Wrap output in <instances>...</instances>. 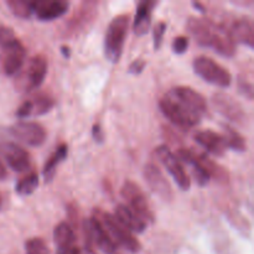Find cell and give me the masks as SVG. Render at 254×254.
I'll return each mask as SVG.
<instances>
[{"label":"cell","mask_w":254,"mask_h":254,"mask_svg":"<svg viewBox=\"0 0 254 254\" xmlns=\"http://www.w3.org/2000/svg\"><path fill=\"white\" fill-rule=\"evenodd\" d=\"M6 4L10 11L20 19H29L34 14L32 0H7Z\"/></svg>","instance_id":"83f0119b"},{"label":"cell","mask_w":254,"mask_h":254,"mask_svg":"<svg viewBox=\"0 0 254 254\" xmlns=\"http://www.w3.org/2000/svg\"><path fill=\"white\" fill-rule=\"evenodd\" d=\"M5 178H6V170H5V166L0 161V180H4Z\"/></svg>","instance_id":"8d00e7d4"},{"label":"cell","mask_w":254,"mask_h":254,"mask_svg":"<svg viewBox=\"0 0 254 254\" xmlns=\"http://www.w3.org/2000/svg\"><path fill=\"white\" fill-rule=\"evenodd\" d=\"M223 131H225V138L226 145L227 148L232 149V150L238 151V153H243L247 150V144H246V139L238 133L237 130L230 126H223Z\"/></svg>","instance_id":"4316f807"},{"label":"cell","mask_w":254,"mask_h":254,"mask_svg":"<svg viewBox=\"0 0 254 254\" xmlns=\"http://www.w3.org/2000/svg\"><path fill=\"white\" fill-rule=\"evenodd\" d=\"M82 231L84 235L86 246L91 247V243L94 242L97 247L106 254H121L119 247L108 235L103 226L92 216L89 220H83L82 222Z\"/></svg>","instance_id":"8992f818"},{"label":"cell","mask_w":254,"mask_h":254,"mask_svg":"<svg viewBox=\"0 0 254 254\" xmlns=\"http://www.w3.org/2000/svg\"><path fill=\"white\" fill-rule=\"evenodd\" d=\"M114 217L124 226L128 228L131 233H143L146 230V223L134 212L131 208H129L127 205L119 203L116 207Z\"/></svg>","instance_id":"603a6c76"},{"label":"cell","mask_w":254,"mask_h":254,"mask_svg":"<svg viewBox=\"0 0 254 254\" xmlns=\"http://www.w3.org/2000/svg\"><path fill=\"white\" fill-rule=\"evenodd\" d=\"M61 54L64 59H69L71 57V50H69L68 46H61Z\"/></svg>","instance_id":"d590c367"},{"label":"cell","mask_w":254,"mask_h":254,"mask_svg":"<svg viewBox=\"0 0 254 254\" xmlns=\"http://www.w3.org/2000/svg\"><path fill=\"white\" fill-rule=\"evenodd\" d=\"M166 32V22L165 21H159L156 22L155 26L153 30V40H154V49L159 50L163 45L164 35Z\"/></svg>","instance_id":"4dcf8cb0"},{"label":"cell","mask_w":254,"mask_h":254,"mask_svg":"<svg viewBox=\"0 0 254 254\" xmlns=\"http://www.w3.org/2000/svg\"><path fill=\"white\" fill-rule=\"evenodd\" d=\"M26 254H50L47 245L41 238H31L25 243Z\"/></svg>","instance_id":"f1b7e54d"},{"label":"cell","mask_w":254,"mask_h":254,"mask_svg":"<svg viewBox=\"0 0 254 254\" xmlns=\"http://www.w3.org/2000/svg\"><path fill=\"white\" fill-rule=\"evenodd\" d=\"M195 140L203 149H206L208 153L215 156H223L227 151V145H226L223 135L213 130H210V129L196 131Z\"/></svg>","instance_id":"d6986e66"},{"label":"cell","mask_w":254,"mask_h":254,"mask_svg":"<svg viewBox=\"0 0 254 254\" xmlns=\"http://www.w3.org/2000/svg\"><path fill=\"white\" fill-rule=\"evenodd\" d=\"M145 66H146V62L144 61V60L141 59L134 60V61L129 64L128 72L130 74H140L141 72L144 71V68H145Z\"/></svg>","instance_id":"836d02e7"},{"label":"cell","mask_w":254,"mask_h":254,"mask_svg":"<svg viewBox=\"0 0 254 254\" xmlns=\"http://www.w3.org/2000/svg\"><path fill=\"white\" fill-rule=\"evenodd\" d=\"M122 197L126 200L127 206L134 211L145 223H154V213L150 205L138 184L128 180L122 186Z\"/></svg>","instance_id":"5b68a950"},{"label":"cell","mask_w":254,"mask_h":254,"mask_svg":"<svg viewBox=\"0 0 254 254\" xmlns=\"http://www.w3.org/2000/svg\"><path fill=\"white\" fill-rule=\"evenodd\" d=\"M155 156L164 168L168 170L174 178L175 183L178 184L179 188L184 191L190 190L191 188V180L189 178L188 173H186L185 168H184L183 163L178 159V156L170 150L166 145H160L155 149Z\"/></svg>","instance_id":"ba28073f"},{"label":"cell","mask_w":254,"mask_h":254,"mask_svg":"<svg viewBox=\"0 0 254 254\" xmlns=\"http://www.w3.org/2000/svg\"><path fill=\"white\" fill-rule=\"evenodd\" d=\"M178 159L184 163L185 165H188L190 168L191 174H192L193 179H195L196 184L200 186H207L210 183V176L206 173L205 169L201 166L200 161H198L197 156H196L195 151L191 150V149L181 148L178 150Z\"/></svg>","instance_id":"ffe728a7"},{"label":"cell","mask_w":254,"mask_h":254,"mask_svg":"<svg viewBox=\"0 0 254 254\" xmlns=\"http://www.w3.org/2000/svg\"><path fill=\"white\" fill-rule=\"evenodd\" d=\"M0 156L6 161L10 169L16 173H26L31 166V158L25 149L12 141H0Z\"/></svg>","instance_id":"8fae6325"},{"label":"cell","mask_w":254,"mask_h":254,"mask_svg":"<svg viewBox=\"0 0 254 254\" xmlns=\"http://www.w3.org/2000/svg\"><path fill=\"white\" fill-rule=\"evenodd\" d=\"M25 59H26V49L19 40L11 46L2 49L1 67L4 73L7 76L16 74L24 66Z\"/></svg>","instance_id":"2e32d148"},{"label":"cell","mask_w":254,"mask_h":254,"mask_svg":"<svg viewBox=\"0 0 254 254\" xmlns=\"http://www.w3.org/2000/svg\"><path fill=\"white\" fill-rule=\"evenodd\" d=\"M34 14L41 21H52L64 16L69 7L66 0H32Z\"/></svg>","instance_id":"e0dca14e"},{"label":"cell","mask_w":254,"mask_h":254,"mask_svg":"<svg viewBox=\"0 0 254 254\" xmlns=\"http://www.w3.org/2000/svg\"><path fill=\"white\" fill-rule=\"evenodd\" d=\"M16 41L17 37L15 36V32L11 27L0 26V47L1 49H6Z\"/></svg>","instance_id":"f546056e"},{"label":"cell","mask_w":254,"mask_h":254,"mask_svg":"<svg viewBox=\"0 0 254 254\" xmlns=\"http://www.w3.org/2000/svg\"><path fill=\"white\" fill-rule=\"evenodd\" d=\"M217 22L205 17L191 16L188 20V30L200 46L211 47L217 31Z\"/></svg>","instance_id":"4fadbf2b"},{"label":"cell","mask_w":254,"mask_h":254,"mask_svg":"<svg viewBox=\"0 0 254 254\" xmlns=\"http://www.w3.org/2000/svg\"><path fill=\"white\" fill-rule=\"evenodd\" d=\"M92 136H93V139L97 143L102 144L104 141V133L99 124H94L93 126V128H92Z\"/></svg>","instance_id":"e575fe53"},{"label":"cell","mask_w":254,"mask_h":254,"mask_svg":"<svg viewBox=\"0 0 254 254\" xmlns=\"http://www.w3.org/2000/svg\"><path fill=\"white\" fill-rule=\"evenodd\" d=\"M230 34L233 41L247 45L250 49L254 47V25L250 17H240L235 20L231 26Z\"/></svg>","instance_id":"7402d4cb"},{"label":"cell","mask_w":254,"mask_h":254,"mask_svg":"<svg viewBox=\"0 0 254 254\" xmlns=\"http://www.w3.org/2000/svg\"><path fill=\"white\" fill-rule=\"evenodd\" d=\"M130 17L128 14H122L114 17L107 29L104 36V56L112 64H118L123 54L124 42L129 29Z\"/></svg>","instance_id":"7a4b0ae2"},{"label":"cell","mask_w":254,"mask_h":254,"mask_svg":"<svg viewBox=\"0 0 254 254\" xmlns=\"http://www.w3.org/2000/svg\"><path fill=\"white\" fill-rule=\"evenodd\" d=\"M39 186V175L36 171H29L15 185V191L20 196H30Z\"/></svg>","instance_id":"484cf974"},{"label":"cell","mask_w":254,"mask_h":254,"mask_svg":"<svg viewBox=\"0 0 254 254\" xmlns=\"http://www.w3.org/2000/svg\"><path fill=\"white\" fill-rule=\"evenodd\" d=\"M238 91L242 94L243 97L248 99V101H252L254 98V89L253 84L248 81L247 78H243L242 76L238 77Z\"/></svg>","instance_id":"1f68e13d"},{"label":"cell","mask_w":254,"mask_h":254,"mask_svg":"<svg viewBox=\"0 0 254 254\" xmlns=\"http://www.w3.org/2000/svg\"><path fill=\"white\" fill-rule=\"evenodd\" d=\"M92 216L103 226L104 230L108 232V235L111 236V238L117 243L118 247L122 246V247L126 248V250L130 253H138L139 251L141 250L140 242L136 240L135 236H134L128 228L124 227V226L114 217V215L104 212V211L99 210V208H94L93 215Z\"/></svg>","instance_id":"3957f363"},{"label":"cell","mask_w":254,"mask_h":254,"mask_svg":"<svg viewBox=\"0 0 254 254\" xmlns=\"http://www.w3.org/2000/svg\"><path fill=\"white\" fill-rule=\"evenodd\" d=\"M1 203H2V198H1V195H0V207H1Z\"/></svg>","instance_id":"f35d334b"},{"label":"cell","mask_w":254,"mask_h":254,"mask_svg":"<svg viewBox=\"0 0 254 254\" xmlns=\"http://www.w3.org/2000/svg\"><path fill=\"white\" fill-rule=\"evenodd\" d=\"M195 154L197 156L198 161H200L201 166L205 169V171L208 174L210 179H215L220 184H227L230 181V174L226 170V168H223L220 164L216 163L215 160L208 158L206 154L196 153V151Z\"/></svg>","instance_id":"d4e9b609"},{"label":"cell","mask_w":254,"mask_h":254,"mask_svg":"<svg viewBox=\"0 0 254 254\" xmlns=\"http://www.w3.org/2000/svg\"><path fill=\"white\" fill-rule=\"evenodd\" d=\"M55 99L46 93H37L32 98L26 99L20 104L16 111V117L20 119L29 118V117L42 116L54 108Z\"/></svg>","instance_id":"9a60e30c"},{"label":"cell","mask_w":254,"mask_h":254,"mask_svg":"<svg viewBox=\"0 0 254 254\" xmlns=\"http://www.w3.org/2000/svg\"><path fill=\"white\" fill-rule=\"evenodd\" d=\"M192 67L193 71L198 77H201L203 81L213 84V86L227 88L232 83V76L228 72V69H226L225 67H222L210 57H196L192 62Z\"/></svg>","instance_id":"277c9868"},{"label":"cell","mask_w":254,"mask_h":254,"mask_svg":"<svg viewBox=\"0 0 254 254\" xmlns=\"http://www.w3.org/2000/svg\"><path fill=\"white\" fill-rule=\"evenodd\" d=\"M144 178H145V181L150 190L155 195H158L161 200L166 201V202H170L173 200V188L163 174V171L155 164H146L145 168H144Z\"/></svg>","instance_id":"7c38bea8"},{"label":"cell","mask_w":254,"mask_h":254,"mask_svg":"<svg viewBox=\"0 0 254 254\" xmlns=\"http://www.w3.org/2000/svg\"><path fill=\"white\" fill-rule=\"evenodd\" d=\"M10 134L21 143L30 146H40L46 140V131L39 123L20 121L9 128Z\"/></svg>","instance_id":"30bf717a"},{"label":"cell","mask_w":254,"mask_h":254,"mask_svg":"<svg viewBox=\"0 0 254 254\" xmlns=\"http://www.w3.org/2000/svg\"><path fill=\"white\" fill-rule=\"evenodd\" d=\"M155 5L156 2L151 0H143L138 4L133 24V31L136 36H144L149 32L151 25V12Z\"/></svg>","instance_id":"44dd1931"},{"label":"cell","mask_w":254,"mask_h":254,"mask_svg":"<svg viewBox=\"0 0 254 254\" xmlns=\"http://www.w3.org/2000/svg\"><path fill=\"white\" fill-rule=\"evenodd\" d=\"M47 68H49V62L46 56L42 54L35 55L27 64L26 69L17 77V88L26 92L37 89L44 83Z\"/></svg>","instance_id":"52a82bcc"},{"label":"cell","mask_w":254,"mask_h":254,"mask_svg":"<svg viewBox=\"0 0 254 254\" xmlns=\"http://www.w3.org/2000/svg\"><path fill=\"white\" fill-rule=\"evenodd\" d=\"M189 45H190V41H189L188 37H186V36H178V37H175V39H174L171 47H173V51L175 52L176 55H183V54H185L186 51H188Z\"/></svg>","instance_id":"d6a6232c"},{"label":"cell","mask_w":254,"mask_h":254,"mask_svg":"<svg viewBox=\"0 0 254 254\" xmlns=\"http://www.w3.org/2000/svg\"><path fill=\"white\" fill-rule=\"evenodd\" d=\"M212 104L216 111L230 122L240 124V126L245 124L247 114H246L242 104L236 101L232 96L223 93V92H217L212 96Z\"/></svg>","instance_id":"9c48e42d"},{"label":"cell","mask_w":254,"mask_h":254,"mask_svg":"<svg viewBox=\"0 0 254 254\" xmlns=\"http://www.w3.org/2000/svg\"><path fill=\"white\" fill-rule=\"evenodd\" d=\"M97 6H98V2L96 1L82 2L79 9L72 15V17L67 22L66 29H64L66 30V34L73 36V35H78L79 32L87 29L93 22L94 17H96Z\"/></svg>","instance_id":"5bb4252c"},{"label":"cell","mask_w":254,"mask_h":254,"mask_svg":"<svg viewBox=\"0 0 254 254\" xmlns=\"http://www.w3.org/2000/svg\"><path fill=\"white\" fill-rule=\"evenodd\" d=\"M67 155H68V146L67 144H60L56 148V150L50 155L49 160L45 163L44 169H42V175H44L45 183H51L52 179L56 175L57 166L66 160Z\"/></svg>","instance_id":"cb8c5ba5"},{"label":"cell","mask_w":254,"mask_h":254,"mask_svg":"<svg viewBox=\"0 0 254 254\" xmlns=\"http://www.w3.org/2000/svg\"><path fill=\"white\" fill-rule=\"evenodd\" d=\"M161 113L175 127L189 130L207 113L205 97L188 86H178L164 94L159 101Z\"/></svg>","instance_id":"6da1fadb"},{"label":"cell","mask_w":254,"mask_h":254,"mask_svg":"<svg viewBox=\"0 0 254 254\" xmlns=\"http://www.w3.org/2000/svg\"><path fill=\"white\" fill-rule=\"evenodd\" d=\"M57 254H82L76 246V233L67 222H60L54 230Z\"/></svg>","instance_id":"ac0fdd59"},{"label":"cell","mask_w":254,"mask_h":254,"mask_svg":"<svg viewBox=\"0 0 254 254\" xmlns=\"http://www.w3.org/2000/svg\"><path fill=\"white\" fill-rule=\"evenodd\" d=\"M82 254H96V252H94L93 250H92V247H88V246H86L83 250V253Z\"/></svg>","instance_id":"74e56055"}]
</instances>
